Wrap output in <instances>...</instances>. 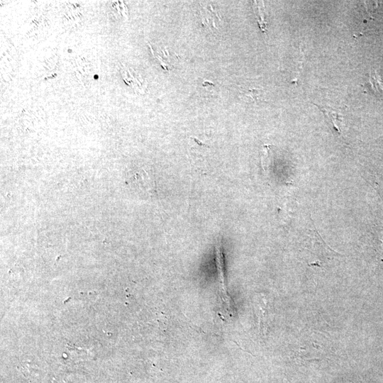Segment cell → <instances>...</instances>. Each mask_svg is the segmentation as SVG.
<instances>
[{"label":"cell","instance_id":"cell-1","mask_svg":"<svg viewBox=\"0 0 383 383\" xmlns=\"http://www.w3.org/2000/svg\"><path fill=\"white\" fill-rule=\"evenodd\" d=\"M363 92L379 99H383V82L377 70H372L367 81L362 84Z\"/></svg>","mask_w":383,"mask_h":383},{"label":"cell","instance_id":"cell-2","mask_svg":"<svg viewBox=\"0 0 383 383\" xmlns=\"http://www.w3.org/2000/svg\"><path fill=\"white\" fill-rule=\"evenodd\" d=\"M313 104L318 108L320 111L323 114L325 121L326 122L328 128L338 135H341V129L340 124L341 123V118L340 112L335 111L334 109L323 106L318 104Z\"/></svg>","mask_w":383,"mask_h":383},{"label":"cell","instance_id":"cell-3","mask_svg":"<svg viewBox=\"0 0 383 383\" xmlns=\"http://www.w3.org/2000/svg\"><path fill=\"white\" fill-rule=\"evenodd\" d=\"M215 260L223 293L228 297L225 281L224 254L223 245L221 241L217 242L215 245Z\"/></svg>","mask_w":383,"mask_h":383}]
</instances>
